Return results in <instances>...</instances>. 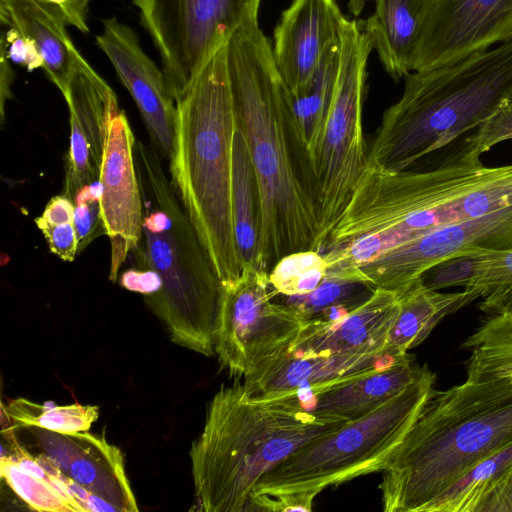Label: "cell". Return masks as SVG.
Wrapping results in <instances>:
<instances>
[{"mask_svg": "<svg viewBox=\"0 0 512 512\" xmlns=\"http://www.w3.org/2000/svg\"><path fill=\"white\" fill-rule=\"evenodd\" d=\"M225 46L236 120L261 191L259 256L269 272L287 254L319 252L317 181L295 123L290 90L258 23L239 28Z\"/></svg>", "mask_w": 512, "mask_h": 512, "instance_id": "6da1fadb", "label": "cell"}, {"mask_svg": "<svg viewBox=\"0 0 512 512\" xmlns=\"http://www.w3.org/2000/svg\"><path fill=\"white\" fill-rule=\"evenodd\" d=\"M346 421L311 412L299 394L257 396L240 382L222 386L190 449L198 510L247 511L263 476Z\"/></svg>", "mask_w": 512, "mask_h": 512, "instance_id": "7a4b0ae2", "label": "cell"}, {"mask_svg": "<svg viewBox=\"0 0 512 512\" xmlns=\"http://www.w3.org/2000/svg\"><path fill=\"white\" fill-rule=\"evenodd\" d=\"M512 444V380L435 391L382 470L385 512H422L470 468Z\"/></svg>", "mask_w": 512, "mask_h": 512, "instance_id": "3957f363", "label": "cell"}, {"mask_svg": "<svg viewBox=\"0 0 512 512\" xmlns=\"http://www.w3.org/2000/svg\"><path fill=\"white\" fill-rule=\"evenodd\" d=\"M225 44L176 99L175 136L169 159L170 180L222 284L235 280L243 270L232 220L237 120Z\"/></svg>", "mask_w": 512, "mask_h": 512, "instance_id": "277c9868", "label": "cell"}, {"mask_svg": "<svg viewBox=\"0 0 512 512\" xmlns=\"http://www.w3.org/2000/svg\"><path fill=\"white\" fill-rule=\"evenodd\" d=\"M512 95V40L404 76L368 149L367 166L404 170L467 137Z\"/></svg>", "mask_w": 512, "mask_h": 512, "instance_id": "5b68a950", "label": "cell"}, {"mask_svg": "<svg viewBox=\"0 0 512 512\" xmlns=\"http://www.w3.org/2000/svg\"><path fill=\"white\" fill-rule=\"evenodd\" d=\"M135 163L143 222L132 252L138 267L155 272L161 281L160 289L144 300L175 344L211 356L223 284L158 151L136 141Z\"/></svg>", "mask_w": 512, "mask_h": 512, "instance_id": "8992f818", "label": "cell"}, {"mask_svg": "<svg viewBox=\"0 0 512 512\" xmlns=\"http://www.w3.org/2000/svg\"><path fill=\"white\" fill-rule=\"evenodd\" d=\"M428 368L376 409L306 444L256 484L253 493L310 491L382 472L434 392Z\"/></svg>", "mask_w": 512, "mask_h": 512, "instance_id": "52a82bcc", "label": "cell"}, {"mask_svg": "<svg viewBox=\"0 0 512 512\" xmlns=\"http://www.w3.org/2000/svg\"><path fill=\"white\" fill-rule=\"evenodd\" d=\"M372 42L359 21L345 19L334 96L312 158L320 209L319 250L367 168L363 131L365 69Z\"/></svg>", "mask_w": 512, "mask_h": 512, "instance_id": "ba28073f", "label": "cell"}, {"mask_svg": "<svg viewBox=\"0 0 512 512\" xmlns=\"http://www.w3.org/2000/svg\"><path fill=\"white\" fill-rule=\"evenodd\" d=\"M269 272L245 266L225 283L219 302L214 351L232 377H245L290 352L306 323L287 305L273 300Z\"/></svg>", "mask_w": 512, "mask_h": 512, "instance_id": "9c48e42d", "label": "cell"}, {"mask_svg": "<svg viewBox=\"0 0 512 512\" xmlns=\"http://www.w3.org/2000/svg\"><path fill=\"white\" fill-rule=\"evenodd\" d=\"M175 100L239 28L258 23L261 0H133Z\"/></svg>", "mask_w": 512, "mask_h": 512, "instance_id": "30bf717a", "label": "cell"}, {"mask_svg": "<svg viewBox=\"0 0 512 512\" xmlns=\"http://www.w3.org/2000/svg\"><path fill=\"white\" fill-rule=\"evenodd\" d=\"M473 249H512V201L486 215L434 229L365 264L361 272L374 288L400 291L436 263Z\"/></svg>", "mask_w": 512, "mask_h": 512, "instance_id": "8fae6325", "label": "cell"}, {"mask_svg": "<svg viewBox=\"0 0 512 512\" xmlns=\"http://www.w3.org/2000/svg\"><path fill=\"white\" fill-rule=\"evenodd\" d=\"M512 40V0H434L413 71L454 64Z\"/></svg>", "mask_w": 512, "mask_h": 512, "instance_id": "7c38bea8", "label": "cell"}, {"mask_svg": "<svg viewBox=\"0 0 512 512\" xmlns=\"http://www.w3.org/2000/svg\"><path fill=\"white\" fill-rule=\"evenodd\" d=\"M62 95L68 105L70 123L62 194L74 201L84 186L99 181L108 128L120 110L113 89L77 48Z\"/></svg>", "mask_w": 512, "mask_h": 512, "instance_id": "4fadbf2b", "label": "cell"}, {"mask_svg": "<svg viewBox=\"0 0 512 512\" xmlns=\"http://www.w3.org/2000/svg\"><path fill=\"white\" fill-rule=\"evenodd\" d=\"M135 143L129 121L120 111L108 128L99 176L101 215L111 245L109 279L112 282L142 237L143 201Z\"/></svg>", "mask_w": 512, "mask_h": 512, "instance_id": "5bb4252c", "label": "cell"}, {"mask_svg": "<svg viewBox=\"0 0 512 512\" xmlns=\"http://www.w3.org/2000/svg\"><path fill=\"white\" fill-rule=\"evenodd\" d=\"M95 37L135 101L151 141L162 157L170 159L176 124V100L163 69L144 52L136 32L116 17L102 21Z\"/></svg>", "mask_w": 512, "mask_h": 512, "instance_id": "9a60e30c", "label": "cell"}, {"mask_svg": "<svg viewBox=\"0 0 512 512\" xmlns=\"http://www.w3.org/2000/svg\"><path fill=\"white\" fill-rule=\"evenodd\" d=\"M31 428L43 454L64 475L114 506L117 512L138 511L121 451L105 437L87 431L65 434Z\"/></svg>", "mask_w": 512, "mask_h": 512, "instance_id": "2e32d148", "label": "cell"}, {"mask_svg": "<svg viewBox=\"0 0 512 512\" xmlns=\"http://www.w3.org/2000/svg\"><path fill=\"white\" fill-rule=\"evenodd\" d=\"M381 354H300L290 351L244 377L251 395L314 394L381 370L403 359Z\"/></svg>", "mask_w": 512, "mask_h": 512, "instance_id": "e0dca14e", "label": "cell"}, {"mask_svg": "<svg viewBox=\"0 0 512 512\" xmlns=\"http://www.w3.org/2000/svg\"><path fill=\"white\" fill-rule=\"evenodd\" d=\"M345 19L335 0H293L282 13L272 52L291 93L308 82L326 50L340 41Z\"/></svg>", "mask_w": 512, "mask_h": 512, "instance_id": "ac0fdd59", "label": "cell"}, {"mask_svg": "<svg viewBox=\"0 0 512 512\" xmlns=\"http://www.w3.org/2000/svg\"><path fill=\"white\" fill-rule=\"evenodd\" d=\"M399 291L375 289L340 318L306 324L291 351L300 354H381L399 310ZM389 354V353H388Z\"/></svg>", "mask_w": 512, "mask_h": 512, "instance_id": "d6986e66", "label": "cell"}, {"mask_svg": "<svg viewBox=\"0 0 512 512\" xmlns=\"http://www.w3.org/2000/svg\"><path fill=\"white\" fill-rule=\"evenodd\" d=\"M407 354L398 362L314 394L300 393L308 409L318 415L353 420L390 400L428 369Z\"/></svg>", "mask_w": 512, "mask_h": 512, "instance_id": "ffe728a7", "label": "cell"}, {"mask_svg": "<svg viewBox=\"0 0 512 512\" xmlns=\"http://www.w3.org/2000/svg\"><path fill=\"white\" fill-rule=\"evenodd\" d=\"M433 1L376 0L373 14L359 21L386 72L396 81L412 72Z\"/></svg>", "mask_w": 512, "mask_h": 512, "instance_id": "44dd1931", "label": "cell"}, {"mask_svg": "<svg viewBox=\"0 0 512 512\" xmlns=\"http://www.w3.org/2000/svg\"><path fill=\"white\" fill-rule=\"evenodd\" d=\"M0 19L3 25L15 28L37 45L44 72L63 94L76 49L63 13L45 0H0Z\"/></svg>", "mask_w": 512, "mask_h": 512, "instance_id": "7402d4cb", "label": "cell"}, {"mask_svg": "<svg viewBox=\"0 0 512 512\" xmlns=\"http://www.w3.org/2000/svg\"><path fill=\"white\" fill-rule=\"evenodd\" d=\"M422 512H512V444L470 468Z\"/></svg>", "mask_w": 512, "mask_h": 512, "instance_id": "603a6c76", "label": "cell"}, {"mask_svg": "<svg viewBox=\"0 0 512 512\" xmlns=\"http://www.w3.org/2000/svg\"><path fill=\"white\" fill-rule=\"evenodd\" d=\"M400 292L399 310L388 335L385 351L400 356L422 343L448 314L471 303L465 291L442 293L419 278Z\"/></svg>", "mask_w": 512, "mask_h": 512, "instance_id": "cb8c5ba5", "label": "cell"}, {"mask_svg": "<svg viewBox=\"0 0 512 512\" xmlns=\"http://www.w3.org/2000/svg\"><path fill=\"white\" fill-rule=\"evenodd\" d=\"M231 207L234 237L242 267H261L262 197L247 142L238 124L233 142Z\"/></svg>", "mask_w": 512, "mask_h": 512, "instance_id": "d4e9b609", "label": "cell"}, {"mask_svg": "<svg viewBox=\"0 0 512 512\" xmlns=\"http://www.w3.org/2000/svg\"><path fill=\"white\" fill-rule=\"evenodd\" d=\"M339 65L340 41L326 50L308 82L299 91L290 92L295 123L311 161L334 96Z\"/></svg>", "mask_w": 512, "mask_h": 512, "instance_id": "484cf974", "label": "cell"}, {"mask_svg": "<svg viewBox=\"0 0 512 512\" xmlns=\"http://www.w3.org/2000/svg\"><path fill=\"white\" fill-rule=\"evenodd\" d=\"M462 347L471 351L466 380H512V314L490 315Z\"/></svg>", "mask_w": 512, "mask_h": 512, "instance_id": "4316f807", "label": "cell"}, {"mask_svg": "<svg viewBox=\"0 0 512 512\" xmlns=\"http://www.w3.org/2000/svg\"><path fill=\"white\" fill-rule=\"evenodd\" d=\"M374 290L365 282L326 275L313 291L297 296H281V303L310 324L340 318L364 303Z\"/></svg>", "mask_w": 512, "mask_h": 512, "instance_id": "83f0119b", "label": "cell"}, {"mask_svg": "<svg viewBox=\"0 0 512 512\" xmlns=\"http://www.w3.org/2000/svg\"><path fill=\"white\" fill-rule=\"evenodd\" d=\"M2 408L16 428L38 427L65 434L88 431L98 418V407L93 405L49 406L17 398Z\"/></svg>", "mask_w": 512, "mask_h": 512, "instance_id": "f1b7e54d", "label": "cell"}, {"mask_svg": "<svg viewBox=\"0 0 512 512\" xmlns=\"http://www.w3.org/2000/svg\"><path fill=\"white\" fill-rule=\"evenodd\" d=\"M1 477L31 509L46 512H84L62 485L38 478L9 455L1 454Z\"/></svg>", "mask_w": 512, "mask_h": 512, "instance_id": "f546056e", "label": "cell"}, {"mask_svg": "<svg viewBox=\"0 0 512 512\" xmlns=\"http://www.w3.org/2000/svg\"><path fill=\"white\" fill-rule=\"evenodd\" d=\"M467 252H473L476 259L473 275L464 291L470 302L481 298L480 309L486 312L512 294V249Z\"/></svg>", "mask_w": 512, "mask_h": 512, "instance_id": "4dcf8cb0", "label": "cell"}, {"mask_svg": "<svg viewBox=\"0 0 512 512\" xmlns=\"http://www.w3.org/2000/svg\"><path fill=\"white\" fill-rule=\"evenodd\" d=\"M328 264L322 253L305 250L283 256L269 271V282L278 296H297L316 289L326 278Z\"/></svg>", "mask_w": 512, "mask_h": 512, "instance_id": "1f68e13d", "label": "cell"}, {"mask_svg": "<svg viewBox=\"0 0 512 512\" xmlns=\"http://www.w3.org/2000/svg\"><path fill=\"white\" fill-rule=\"evenodd\" d=\"M74 202L64 194L52 197L43 213L35 219L50 252L66 262L78 254V237L74 222Z\"/></svg>", "mask_w": 512, "mask_h": 512, "instance_id": "d6a6232c", "label": "cell"}, {"mask_svg": "<svg viewBox=\"0 0 512 512\" xmlns=\"http://www.w3.org/2000/svg\"><path fill=\"white\" fill-rule=\"evenodd\" d=\"M512 139V95L476 130L462 140L464 157L481 162L480 157L500 142Z\"/></svg>", "mask_w": 512, "mask_h": 512, "instance_id": "836d02e7", "label": "cell"}, {"mask_svg": "<svg viewBox=\"0 0 512 512\" xmlns=\"http://www.w3.org/2000/svg\"><path fill=\"white\" fill-rule=\"evenodd\" d=\"M73 202L79 254L95 238L105 234L100 207L99 181L84 186L76 194Z\"/></svg>", "mask_w": 512, "mask_h": 512, "instance_id": "e575fe53", "label": "cell"}, {"mask_svg": "<svg viewBox=\"0 0 512 512\" xmlns=\"http://www.w3.org/2000/svg\"><path fill=\"white\" fill-rule=\"evenodd\" d=\"M475 259L473 252L446 258L425 271L421 276L422 282L433 290L465 287L473 275Z\"/></svg>", "mask_w": 512, "mask_h": 512, "instance_id": "d590c367", "label": "cell"}, {"mask_svg": "<svg viewBox=\"0 0 512 512\" xmlns=\"http://www.w3.org/2000/svg\"><path fill=\"white\" fill-rule=\"evenodd\" d=\"M317 495L310 491L277 494L253 493L250 496L247 511H311Z\"/></svg>", "mask_w": 512, "mask_h": 512, "instance_id": "8d00e7d4", "label": "cell"}, {"mask_svg": "<svg viewBox=\"0 0 512 512\" xmlns=\"http://www.w3.org/2000/svg\"><path fill=\"white\" fill-rule=\"evenodd\" d=\"M0 46L9 60L26 68L27 71L43 69L44 60L37 45L15 28L9 27L2 34Z\"/></svg>", "mask_w": 512, "mask_h": 512, "instance_id": "74e56055", "label": "cell"}, {"mask_svg": "<svg viewBox=\"0 0 512 512\" xmlns=\"http://www.w3.org/2000/svg\"><path fill=\"white\" fill-rule=\"evenodd\" d=\"M120 284L144 296L156 293L161 287L160 278L155 272L141 268L125 271L121 276Z\"/></svg>", "mask_w": 512, "mask_h": 512, "instance_id": "f35d334b", "label": "cell"}, {"mask_svg": "<svg viewBox=\"0 0 512 512\" xmlns=\"http://www.w3.org/2000/svg\"><path fill=\"white\" fill-rule=\"evenodd\" d=\"M58 8L64 15L68 25L82 33L89 32L88 7L89 0H45Z\"/></svg>", "mask_w": 512, "mask_h": 512, "instance_id": "ab89813d", "label": "cell"}, {"mask_svg": "<svg viewBox=\"0 0 512 512\" xmlns=\"http://www.w3.org/2000/svg\"><path fill=\"white\" fill-rule=\"evenodd\" d=\"M0 96H1V103H0V112H1V120L3 121L5 113H4V107L6 100L10 99L12 97L11 94V84L14 80V73L13 70L10 67L9 59L7 58L6 54L3 50H1V77H0Z\"/></svg>", "mask_w": 512, "mask_h": 512, "instance_id": "60d3db41", "label": "cell"}, {"mask_svg": "<svg viewBox=\"0 0 512 512\" xmlns=\"http://www.w3.org/2000/svg\"><path fill=\"white\" fill-rule=\"evenodd\" d=\"M365 1H368V0H349L348 8H349L350 12L353 15L358 16L364 7Z\"/></svg>", "mask_w": 512, "mask_h": 512, "instance_id": "b9f144b4", "label": "cell"}]
</instances>
